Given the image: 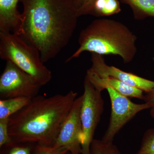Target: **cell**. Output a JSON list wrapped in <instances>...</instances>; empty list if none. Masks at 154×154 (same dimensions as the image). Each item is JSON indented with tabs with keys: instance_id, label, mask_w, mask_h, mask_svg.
<instances>
[{
	"instance_id": "obj_1",
	"label": "cell",
	"mask_w": 154,
	"mask_h": 154,
	"mask_svg": "<svg viewBox=\"0 0 154 154\" xmlns=\"http://www.w3.org/2000/svg\"><path fill=\"white\" fill-rule=\"evenodd\" d=\"M23 11L19 36L38 50L43 63L57 56L70 40L78 11L71 0H19Z\"/></svg>"
},
{
	"instance_id": "obj_2",
	"label": "cell",
	"mask_w": 154,
	"mask_h": 154,
	"mask_svg": "<svg viewBox=\"0 0 154 154\" xmlns=\"http://www.w3.org/2000/svg\"><path fill=\"white\" fill-rule=\"evenodd\" d=\"M78 94L36 96L9 118V134L16 143L52 146Z\"/></svg>"
},
{
	"instance_id": "obj_3",
	"label": "cell",
	"mask_w": 154,
	"mask_h": 154,
	"mask_svg": "<svg viewBox=\"0 0 154 154\" xmlns=\"http://www.w3.org/2000/svg\"><path fill=\"white\" fill-rule=\"evenodd\" d=\"M137 40L134 33L122 22L113 19H96L81 31L79 48L66 62L88 51L102 56H119L125 63H129L137 52Z\"/></svg>"
},
{
	"instance_id": "obj_4",
	"label": "cell",
	"mask_w": 154,
	"mask_h": 154,
	"mask_svg": "<svg viewBox=\"0 0 154 154\" xmlns=\"http://www.w3.org/2000/svg\"><path fill=\"white\" fill-rule=\"evenodd\" d=\"M0 57L32 76L42 86L51 80V72L44 65L38 50L19 35L0 32Z\"/></svg>"
},
{
	"instance_id": "obj_5",
	"label": "cell",
	"mask_w": 154,
	"mask_h": 154,
	"mask_svg": "<svg viewBox=\"0 0 154 154\" xmlns=\"http://www.w3.org/2000/svg\"><path fill=\"white\" fill-rule=\"evenodd\" d=\"M84 88L81 112L82 127V154H90L91 144L104 111V102L102 92L96 90L86 76Z\"/></svg>"
},
{
	"instance_id": "obj_6",
	"label": "cell",
	"mask_w": 154,
	"mask_h": 154,
	"mask_svg": "<svg viewBox=\"0 0 154 154\" xmlns=\"http://www.w3.org/2000/svg\"><path fill=\"white\" fill-rule=\"evenodd\" d=\"M42 87L32 76L11 62H7L0 77V96L3 99L15 97L32 99Z\"/></svg>"
},
{
	"instance_id": "obj_7",
	"label": "cell",
	"mask_w": 154,
	"mask_h": 154,
	"mask_svg": "<svg viewBox=\"0 0 154 154\" xmlns=\"http://www.w3.org/2000/svg\"><path fill=\"white\" fill-rule=\"evenodd\" d=\"M110 97L111 110L110 121L102 140L113 142L116 135L137 113L149 109L150 106L145 102L137 104L113 89H106Z\"/></svg>"
},
{
	"instance_id": "obj_8",
	"label": "cell",
	"mask_w": 154,
	"mask_h": 154,
	"mask_svg": "<svg viewBox=\"0 0 154 154\" xmlns=\"http://www.w3.org/2000/svg\"><path fill=\"white\" fill-rule=\"evenodd\" d=\"M83 96L77 97L64 122L52 147L66 149L71 154H82V127L81 118Z\"/></svg>"
},
{
	"instance_id": "obj_9",
	"label": "cell",
	"mask_w": 154,
	"mask_h": 154,
	"mask_svg": "<svg viewBox=\"0 0 154 154\" xmlns=\"http://www.w3.org/2000/svg\"><path fill=\"white\" fill-rule=\"evenodd\" d=\"M90 68L99 76L111 77L126 83L128 85L140 89L144 93L149 92L154 88V81L145 79L132 73L128 72L115 66L108 65L105 62L103 56L92 53Z\"/></svg>"
},
{
	"instance_id": "obj_10",
	"label": "cell",
	"mask_w": 154,
	"mask_h": 154,
	"mask_svg": "<svg viewBox=\"0 0 154 154\" xmlns=\"http://www.w3.org/2000/svg\"><path fill=\"white\" fill-rule=\"evenodd\" d=\"M96 90L102 92L108 88L129 98H137L143 100V91L111 77H101L91 69H88L86 76Z\"/></svg>"
},
{
	"instance_id": "obj_11",
	"label": "cell",
	"mask_w": 154,
	"mask_h": 154,
	"mask_svg": "<svg viewBox=\"0 0 154 154\" xmlns=\"http://www.w3.org/2000/svg\"><path fill=\"white\" fill-rule=\"evenodd\" d=\"M19 0H0V32L19 35L22 23V14L17 9Z\"/></svg>"
},
{
	"instance_id": "obj_12",
	"label": "cell",
	"mask_w": 154,
	"mask_h": 154,
	"mask_svg": "<svg viewBox=\"0 0 154 154\" xmlns=\"http://www.w3.org/2000/svg\"><path fill=\"white\" fill-rule=\"evenodd\" d=\"M128 5L132 10L134 19L143 20L148 17L154 18V0H120Z\"/></svg>"
},
{
	"instance_id": "obj_13",
	"label": "cell",
	"mask_w": 154,
	"mask_h": 154,
	"mask_svg": "<svg viewBox=\"0 0 154 154\" xmlns=\"http://www.w3.org/2000/svg\"><path fill=\"white\" fill-rule=\"evenodd\" d=\"M31 99L15 97L0 100V119H8L28 105Z\"/></svg>"
},
{
	"instance_id": "obj_14",
	"label": "cell",
	"mask_w": 154,
	"mask_h": 154,
	"mask_svg": "<svg viewBox=\"0 0 154 154\" xmlns=\"http://www.w3.org/2000/svg\"><path fill=\"white\" fill-rule=\"evenodd\" d=\"M121 11L118 0H96L89 15L97 17H109Z\"/></svg>"
},
{
	"instance_id": "obj_15",
	"label": "cell",
	"mask_w": 154,
	"mask_h": 154,
	"mask_svg": "<svg viewBox=\"0 0 154 154\" xmlns=\"http://www.w3.org/2000/svg\"><path fill=\"white\" fill-rule=\"evenodd\" d=\"M36 145L13 142L10 144L0 147L1 154H34Z\"/></svg>"
},
{
	"instance_id": "obj_16",
	"label": "cell",
	"mask_w": 154,
	"mask_h": 154,
	"mask_svg": "<svg viewBox=\"0 0 154 154\" xmlns=\"http://www.w3.org/2000/svg\"><path fill=\"white\" fill-rule=\"evenodd\" d=\"M90 154H121L113 142L106 143L101 140L94 139L91 144Z\"/></svg>"
},
{
	"instance_id": "obj_17",
	"label": "cell",
	"mask_w": 154,
	"mask_h": 154,
	"mask_svg": "<svg viewBox=\"0 0 154 154\" xmlns=\"http://www.w3.org/2000/svg\"><path fill=\"white\" fill-rule=\"evenodd\" d=\"M136 154H154V128L147 130L144 133L140 148Z\"/></svg>"
},
{
	"instance_id": "obj_18",
	"label": "cell",
	"mask_w": 154,
	"mask_h": 154,
	"mask_svg": "<svg viewBox=\"0 0 154 154\" xmlns=\"http://www.w3.org/2000/svg\"><path fill=\"white\" fill-rule=\"evenodd\" d=\"M9 119H0V147L13 142L9 134Z\"/></svg>"
},
{
	"instance_id": "obj_19",
	"label": "cell",
	"mask_w": 154,
	"mask_h": 154,
	"mask_svg": "<svg viewBox=\"0 0 154 154\" xmlns=\"http://www.w3.org/2000/svg\"><path fill=\"white\" fill-rule=\"evenodd\" d=\"M69 152L67 150L64 149L36 145L34 154H68Z\"/></svg>"
},
{
	"instance_id": "obj_20",
	"label": "cell",
	"mask_w": 154,
	"mask_h": 154,
	"mask_svg": "<svg viewBox=\"0 0 154 154\" xmlns=\"http://www.w3.org/2000/svg\"><path fill=\"white\" fill-rule=\"evenodd\" d=\"M143 100L150 106V114L154 119V88L151 91L145 93Z\"/></svg>"
},
{
	"instance_id": "obj_21",
	"label": "cell",
	"mask_w": 154,
	"mask_h": 154,
	"mask_svg": "<svg viewBox=\"0 0 154 154\" xmlns=\"http://www.w3.org/2000/svg\"><path fill=\"white\" fill-rule=\"evenodd\" d=\"M96 0H83L82 5L78 11L79 17L89 15L93 5Z\"/></svg>"
},
{
	"instance_id": "obj_22",
	"label": "cell",
	"mask_w": 154,
	"mask_h": 154,
	"mask_svg": "<svg viewBox=\"0 0 154 154\" xmlns=\"http://www.w3.org/2000/svg\"><path fill=\"white\" fill-rule=\"evenodd\" d=\"M71 1L74 5L75 7L76 8L78 11H79L80 8L82 5L83 0H71Z\"/></svg>"
},
{
	"instance_id": "obj_23",
	"label": "cell",
	"mask_w": 154,
	"mask_h": 154,
	"mask_svg": "<svg viewBox=\"0 0 154 154\" xmlns=\"http://www.w3.org/2000/svg\"><path fill=\"white\" fill-rule=\"evenodd\" d=\"M68 154H70V153H69V152Z\"/></svg>"
}]
</instances>
